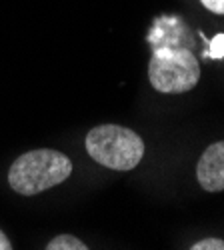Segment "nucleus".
Returning <instances> with one entry per match:
<instances>
[{
  "instance_id": "1",
  "label": "nucleus",
  "mask_w": 224,
  "mask_h": 250,
  "mask_svg": "<svg viewBox=\"0 0 224 250\" xmlns=\"http://www.w3.org/2000/svg\"><path fill=\"white\" fill-rule=\"evenodd\" d=\"M70 174L72 162L66 154L50 148H38L18 156L12 162L8 170V182L14 192L22 196H34L52 186H58Z\"/></svg>"
},
{
  "instance_id": "2",
  "label": "nucleus",
  "mask_w": 224,
  "mask_h": 250,
  "mask_svg": "<svg viewBox=\"0 0 224 250\" xmlns=\"http://www.w3.org/2000/svg\"><path fill=\"white\" fill-rule=\"evenodd\" d=\"M86 152L110 170H132L144 156V142L130 128L100 124L86 134Z\"/></svg>"
},
{
  "instance_id": "3",
  "label": "nucleus",
  "mask_w": 224,
  "mask_h": 250,
  "mask_svg": "<svg viewBox=\"0 0 224 250\" xmlns=\"http://www.w3.org/2000/svg\"><path fill=\"white\" fill-rule=\"evenodd\" d=\"M150 84L164 94L192 90L200 80V64L188 48L158 46L148 62Z\"/></svg>"
},
{
  "instance_id": "4",
  "label": "nucleus",
  "mask_w": 224,
  "mask_h": 250,
  "mask_svg": "<svg viewBox=\"0 0 224 250\" xmlns=\"http://www.w3.org/2000/svg\"><path fill=\"white\" fill-rule=\"evenodd\" d=\"M196 178L206 192L224 190V140L210 144L202 152L196 164Z\"/></svg>"
},
{
  "instance_id": "5",
  "label": "nucleus",
  "mask_w": 224,
  "mask_h": 250,
  "mask_svg": "<svg viewBox=\"0 0 224 250\" xmlns=\"http://www.w3.org/2000/svg\"><path fill=\"white\" fill-rule=\"evenodd\" d=\"M46 248L48 250H86L88 246L72 234H60V236L52 238Z\"/></svg>"
},
{
  "instance_id": "6",
  "label": "nucleus",
  "mask_w": 224,
  "mask_h": 250,
  "mask_svg": "<svg viewBox=\"0 0 224 250\" xmlns=\"http://www.w3.org/2000/svg\"><path fill=\"white\" fill-rule=\"evenodd\" d=\"M206 56L212 58V60L224 58V34H216L212 38V42H210V46L206 50Z\"/></svg>"
},
{
  "instance_id": "7",
  "label": "nucleus",
  "mask_w": 224,
  "mask_h": 250,
  "mask_svg": "<svg viewBox=\"0 0 224 250\" xmlns=\"http://www.w3.org/2000/svg\"><path fill=\"white\" fill-rule=\"evenodd\" d=\"M192 250H224V240L220 238H204V240H198L190 246Z\"/></svg>"
},
{
  "instance_id": "8",
  "label": "nucleus",
  "mask_w": 224,
  "mask_h": 250,
  "mask_svg": "<svg viewBox=\"0 0 224 250\" xmlns=\"http://www.w3.org/2000/svg\"><path fill=\"white\" fill-rule=\"evenodd\" d=\"M200 2L214 14H224V0H200Z\"/></svg>"
},
{
  "instance_id": "9",
  "label": "nucleus",
  "mask_w": 224,
  "mask_h": 250,
  "mask_svg": "<svg viewBox=\"0 0 224 250\" xmlns=\"http://www.w3.org/2000/svg\"><path fill=\"white\" fill-rule=\"evenodd\" d=\"M12 248V244H10V240H8V236L0 230V250H10Z\"/></svg>"
}]
</instances>
